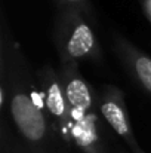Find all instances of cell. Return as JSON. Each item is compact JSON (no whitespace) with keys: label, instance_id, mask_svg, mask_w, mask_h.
<instances>
[{"label":"cell","instance_id":"cell-1","mask_svg":"<svg viewBox=\"0 0 151 153\" xmlns=\"http://www.w3.org/2000/svg\"><path fill=\"white\" fill-rule=\"evenodd\" d=\"M0 85H7L10 117L30 153H53L58 140L43 105L36 73L13 42L3 18L0 34Z\"/></svg>","mask_w":151,"mask_h":153},{"label":"cell","instance_id":"cell-2","mask_svg":"<svg viewBox=\"0 0 151 153\" xmlns=\"http://www.w3.org/2000/svg\"><path fill=\"white\" fill-rule=\"evenodd\" d=\"M52 34L61 64L102 61V49L91 21L79 10L56 7Z\"/></svg>","mask_w":151,"mask_h":153},{"label":"cell","instance_id":"cell-3","mask_svg":"<svg viewBox=\"0 0 151 153\" xmlns=\"http://www.w3.org/2000/svg\"><path fill=\"white\" fill-rule=\"evenodd\" d=\"M36 79L43 105L58 140L67 146H71L73 113L59 77V71L55 70L50 64H43L36 71Z\"/></svg>","mask_w":151,"mask_h":153},{"label":"cell","instance_id":"cell-4","mask_svg":"<svg viewBox=\"0 0 151 153\" xmlns=\"http://www.w3.org/2000/svg\"><path fill=\"white\" fill-rule=\"evenodd\" d=\"M98 110L107 125L129 146L130 152H138L141 147L133 134L130 114L124 101V92L114 85H104L98 94Z\"/></svg>","mask_w":151,"mask_h":153},{"label":"cell","instance_id":"cell-5","mask_svg":"<svg viewBox=\"0 0 151 153\" xmlns=\"http://www.w3.org/2000/svg\"><path fill=\"white\" fill-rule=\"evenodd\" d=\"M59 77L67 95V100L71 105L73 120L98 117V94L94 86L83 77L77 64H61Z\"/></svg>","mask_w":151,"mask_h":153},{"label":"cell","instance_id":"cell-6","mask_svg":"<svg viewBox=\"0 0 151 153\" xmlns=\"http://www.w3.org/2000/svg\"><path fill=\"white\" fill-rule=\"evenodd\" d=\"M113 48L127 74L136 82V85L151 95V56L135 46L123 34H113Z\"/></svg>","mask_w":151,"mask_h":153},{"label":"cell","instance_id":"cell-7","mask_svg":"<svg viewBox=\"0 0 151 153\" xmlns=\"http://www.w3.org/2000/svg\"><path fill=\"white\" fill-rule=\"evenodd\" d=\"M71 146L77 147L80 153H108L101 134L99 117L73 120Z\"/></svg>","mask_w":151,"mask_h":153},{"label":"cell","instance_id":"cell-8","mask_svg":"<svg viewBox=\"0 0 151 153\" xmlns=\"http://www.w3.org/2000/svg\"><path fill=\"white\" fill-rule=\"evenodd\" d=\"M56 7H67V9L79 10L91 22H95V10L91 0H56Z\"/></svg>","mask_w":151,"mask_h":153},{"label":"cell","instance_id":"cell-9","mask_svg":"<svg viewBox=\"0 0 151 153\" xmlns=\"http://www.w3.org/2000/svg\"><path fill=\"white\" fill-rule=\"evenodd\" d=\"M141 4H142V10H144L147 19L150 21V24H151V0H142Z\"/></svg>","mask_w":151,"mask_h":153},{"label":"cell","instance_id":"cell-10","mask_svg":"<svg viewBox=\"0 0 151 153\" xmlns=\"http://www.w3.org/2000/svg\"><path fill=\"white\" fill-rule=\"evenodd\" d=\"M135 153H147V152H145V150H142V149H139L138 152H135Z\"/></svg>","mask_w":151,"mask_h":153},{"label":"cell","instance_id":"cell-11","mask_svg":"<svg viewBox=\"0 0 151 153\" xmlns=\"http://www.w3.org/2000/svg\"><path fill=\"white\" fill-rule=\"evenodd\" d=\"M27 153H30V152H28V150H27Z\"/></svg>","mask_w":151,"mask_h":153},{"label":"cell","instance_id":"cell-12","mask_svg":"<svg viewBox=\"0 0 151 153\" xmlns=\"http://www.w3.org/2000/svg\"><path fill=\"white\" fill-rule=\"evenodd\" d=\"M120 153H123V152H120Z\"/></svg>","mask_w":151,"mask_h":153}]
</instances>
